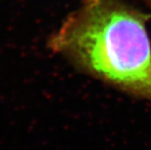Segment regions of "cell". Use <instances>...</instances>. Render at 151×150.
Masks as SVG:
<instances>
[{
  "mask_svg": "<svg viewBox=\"0 0 151 150\" xmlns=\"http://www.w3.org/2000/svg\"><path fill=\"white\" fill-rule=\"evenodd\" d=\"M150 17L127 0H81L47 47L84 74L151 103Z\"/></svg>",
  "mask_w": 151,
  "mask_h": 150,
  "instance_id": "cell-1",
  "label": "cell"
},
{
  "mask_svg": "<svg viewBox=\"0 0 151 150\" xmlns=\"http://www.w3.org/2000/svg\"><path fill=\"white\" fill-rule=\"evenodd\" d=\"M143 1H144V3H145L147 9H148L149 14L151 15V0H143Z\"/></svg>",
  "mask_w": 151,
  "mask_h": 150,
  "instance_id": "cell-2",
  "label": "cell"
}]
</instances>
